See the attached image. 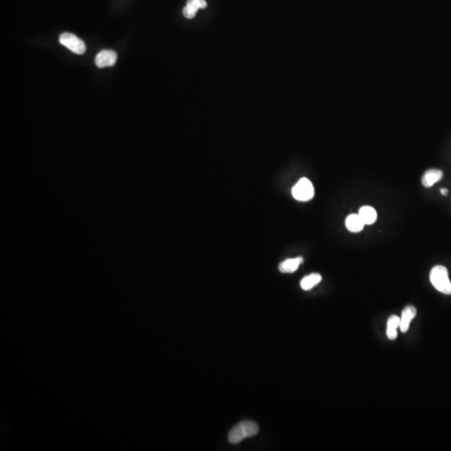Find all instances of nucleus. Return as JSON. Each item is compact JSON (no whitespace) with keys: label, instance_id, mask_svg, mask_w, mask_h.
I'll use <instances>...</instances> for the list:
<instances>
[{"label":"nucleus","instance_id":"20e7f679","mask_svg":"<svg viewBox=\"0 0 451 451\" xmlns=\"http://www.w3.org/2000/svg\"><path fill=\"white\" fill-rule=\"evenodd\" d=\"M60 43L77 54H83L86 50V44L73 34H62L60 36Z\"/></svg>","mask_w":451,"mask_h":451},{"label":"nucleus","instance_id":"9b49d317","mask_svg":"<svg viewBox=\"0 0 451 451\" xmlns=\"http://www.w3.org/2000/svg\"><path fill=\"white\" fill-rule=\"evenodd\" d=\"M304 262L302 258H295L288 259L286 261L282 262L279 264L278 268L281 272L284 274H292L296 271L300 264Z\"/></svg>","mask_w":451,"mask_h":451},{"label":"nucleus","instance_id":"ddd939ff","mask_svg":"<svg viewBox=\"0 0 451 451\" xmlns=\"http://www.w3.org/2000/svg\"><path fill=\"white\" fill-rule=\"evenodd\" d=\"M321 281H322V276L320 274H312L308 275V276L302 279V281H301L300 285H301V288L304 290L308 291V290L312 289L317 284H320Z\"/></svg>","mask_w":451,"mask_h":451},{"label":"nucleus","instance_id":"9d476101","mask_svg":"<svg viewBox=\"0 0 451 451\" xmlns=\"http://www.w3.org/2000/svg\"><path fill=\"white\" fill-rule=\"evenodd\" d=\"M358 215L362 218L365 225H371L372 223H374L378 216L376 210L370 206H364L360 208Z\"/></svg>","mask_w":451,"mask_h":451},{"label":"nucleus","instance_id":"f03ea898","mask_svg":"<svg viewBox=\"0 0 451 451\" xmlns=\"http://www.w3.org/2000/svg\"><path fill=\"white\" fill-rule=\"evenodd\" d=\"M430 278L436 290L446 295H451V282L448 278V269L446 266L441 265L434 266Z\"/></svg>","mask_w":451,"mask_h":451},{"label":"nucleus","instance_id":"f8f14e48","mask_svg":"<svg viewBox=\"0 0 451 451\" xmlns=\"http://www.w3.org/2000/svg\"><path fill=\"white\" fill-rule=\"evenodd\" d=\"M400 326V318L396 316V315H392L390 317L387 322V337L390 340H396V338L398 336L397 334V328Z\"/></svg>","mask_w":451,"mask_h":451},{"label":"nucleus","instance_id":"423d86ee","mask_svg":"<svg viewBox=\"0 0 451 451\" xmlns=\"http://www.w3.org/2000/svg\"><path fill=\"white\" fill-rule=\"evenodd\" d=\"M206 6L205 0H188L186 6L183 8V14L186 18H193L198 10L206 8Z\"/></svg>","mask_w":451,"mask_h":451},{"label":"nucleus","instance_id":"0eeeda50","mask_svg":"<svg viewBox=\"0 0 451 451\" xmlns=\"http://www.w3.org/2000/svg\"><path fill=\"white\" fill-rule=\"evenodd\" d=\"M444 173L441 170L430 169L426 172L422 178V184L424 188H431L443 178Z\"/></svg>","mask_w":451,"mask_h":451},{"label":"nucleus","instance_id":"f257e3e1","mask_svg":"<svg viewBox=\"0 0 451 451\" xmlns=\"http://www.w3.org/2000/svg\"><path fill=\"white\" fill-rule=\"evenodd\" d=\"M258 426L254 421H242L232 428L228 434L229 442L238 444L245 438H250L258 433Z\"/></svg>","mask_w":451,"mask_h":451},{"label":"nucleus","instance_id":"4468645a","mask_svg":"<svg viewBox=\"0 0 451 451\" xmlns=\"http://www.w3.org/2000/svg\"><path fill=\"white\" fill-rule=\"evenodd\" d=\"M440 193L443 196H447L448 195V190L446 189V188H444V189H441Z\"/></svg>","mask_w":451,"mask_h":451},{"label":"nucleus","instance_id":"1a4fd4ad","mask_svg":"<svg viewBox=\"0 0 451 451\" xmlns=\"http://www.w3.org/2000/svg\"><path fill=\"white\" fill-rule=\"evenodd\" d=\"M417 311L413 306H408L403 310L400 318V330L403 332H407L410 324L411 320L416 317Z\"/></svg>","mask_w":451,"mask_h":451},{"label":"nucleus","instance_id":"7ed1b4c3","mask_svg":"<svg viewBox=\"0 0 451 451\" xmlns=\"http://www.w3.org/2000/svg\"><path fill=\"white\" fill-rule=\"evenodd\" d=\"M292 194L296 200L308 202L314 196V188L308 178H302L294 186Z\"/></svg>","mask_w":451,"mask_h":451},{"label":"nucleus","instance_id":"6e6552de","mask_svg":"<svg viewBox=\"0 0 451 451\" xmlns=\"http://www.w3.org/2000/svg\"><path fill=\"white\" fill-rule=\"evenodd\" d=\"M345 226L348 231L357 234L362 231L365 224L358 214H351L346 218Z\"/></svg>","mask_w":451,"mask_h":451},{"label":"nucleus","instance_id":"39448f33","mask_svg":"<svg viewBox=\"0 0 451 451\" xmlns=\"http://www.w3.org/2000/svg\"><path fill=\"white\" fill-rule=\"evenodd\" d=\"M117 54L113 50H102L96 57V64L99 68L114 66L116 62Z\"/></svg>","mask_w":451,"mask_h":451}]
</instances>
